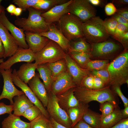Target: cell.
<instances>
[{"label": "cell", "mask_w": 128, "mask_h": 128, "mask_svg": "<svg viewBox=\"0 0 128 128\" xmlns=\"http://www.w3.org/2000/svg\"><path fill=\"white\" fill-rule=\"evenodd\" d=\"M67 71L77 86H81L83 79L91 74V71L80 67L67 53L64 58Z\"/></svg>", "instance_id": "5bb4252c"}, {"label": "cell", "mask_w": 128, "mask_h": 128, "mask_svg": "<svg viewBox=\"0 0 128 128\" xmlns=\"http://www.w3.org/2000/svg\"><path fill=\"white\" fill-rule=\"evenodd\" d=\"M27 18H18L14 21L15 24L24 31L40 33L47 31L51 24L46 23L41 14V11L32 7L27 9Z\"/></svg>", "instance_id": "3957f363"}, {"label": "cell", "mask_w": 128, "mask_h": 128, "mask_svg": "<svg viewBox=\"0 0 128 128\" xmlns=\"http://www.w3.org/2000/svg\"><path fill=\"white\" fill-rule=\"evenodd\" d=\"M68 54L80 67L86 69L87 64L91 60L90 54L76 51H72Z\"/></svg>", "instance_id": "4dcf8cb0"}, {"label": "cell", "mask_w": 128, "mask_h": 128, "mask_svg": "<svg viewBox=\"0 0 128 128\" xmlns=\"http://www.w3.org/2000/svg\"><path fill=\"white\" fill-rule=\"evenodd\" d=\"M0 38L4 49V58L11 56L16 52L19 47L14 37L0 22Z\"/></svg>", "instance_id": "e0dca14e"}, {"label": "cell", "mask_w": 128, "mask_h": 128, "mask_svg": "<svg viewBox=\"0 0 128 128\" xmlns=\"http://www.w3.org/2000/svg\"><path fill=\"white\" fill-rule=\"evenodd\" d=\"M91 73L101 79L105 86H109L110 81L109 74L107 69L91 71Z\"/></svg>", "instance_id": "f35d334b"}, {"label": "cell", "mask_w": 128, "mask_h": 128, "mask_svg": "<svg viewBox=\"0 0 128 128\" xmlns=\"http://www.w3.org/2000/svg\"><path fill=\"white\" fill-rule=\"evenodd\" d=\"M0 22L10 32L19 47L28 49L26 41L24 31L23 29L16 27L9 21L6 15L5 11L0 14Z\"/></svg>", "instance_id": "7c38bea8"}, {"label": "cell", "mask_w": 128, "mask_h": 128, "mask_svg": "<svg viewBox=\"0 0 128 128\" xmlns=\"http://www.w3.org/2000/svg\"><path fill=\"white\" fill-rule=\"evenodd\" d=\"M81 86L89 89H93V77L91 73L86 76L83 79Z\"/></svg>", "instance_id": "b9f144b4"}, {"label": "cell", "mask_w": 128, "mask_h": 128, "mask_svg": "<svg viewBox=\"0 0 128 128\" xmlns=\"http://www.w3.org/2000/svg\"><path fill=\"white\" fill-rule=\"evenodd\" d=\"M112 3L119 5H128V0H112Z\"/></svg>", "instance_id": "db71d44e"}, {"label": "cell", "mask_w": 128, "mask_h": 128, "mask_svg": "<svg viewBox=\"0 0 128 128\" xmlns=\"http://www.w3.org/2000/svg\"><path fill=\"white\" fill-rule=\"evenodd\" d=\"M41 114V112L39 109L36 105H34L27 109L23 113L22 116L31 122Z\"/></svg>", "instance_id": "e575fe53"}, {"label": "cell", "mask_w": 128, "mask_h": 128, "mask_svg": "<svg viewBox=\"0 0 128 128\" xmlns=\"http://www.w3.org/2000/svg\"><path fill=\"white\" fill-rule=\"evenodd\" d=\"M13 99V114L17 116H22L27 109L34 105L24 94L15 96Z\"/></svg>", "instance_id": "7402d4cb"}, {"label": "cell", "mask_w": 128, "mask_h": 128, "mask_svg": "<svg viewBox=\"0 0 128 128\" xmlns=\"http://www.w3.org/2000/svg\"><path fill=\"white\" fill-rule=\"evenodd\" d=\"M123 119L121 109L119 107H116L112 113L101 120L100 128H110Z\"/></svg>", "instance_id": "484cf974"}, {"label": "cell", "mask_w": 128, "mask_h": 128, "mask_svg": "<svg viewBox=\"0 0 128 128\" xmlns=\"http://www.w3.org/2000/svg\"><path fill=\"white\" fill-rule=\"evenodd\" d=\"M128 28L121 23H118L113 37L116 40L125 32H128Z\"/></svg>", "instance_id": "60d3db41"}, {"label": "cell", "mask_w": 128, "mask_h": 128, "mask_svg": "<svg viewBox=\"0 0 128 128\" xmlns=\"http://www.w3.org/2000/svg\"><path fill=\"white\" fill-rule=\"evenodd\" d=\"M47 64L51 71L53 81L58 76L67 70L66 63L64 58L54 62Z\"/></svg>", "instance_id": "f1b7e54d"}, {"label": "cell", "mask_w": 128, "mask_h": 128, "mask_svg": "<svg viewBox=\"0 0 128 128\" xmlns=\"http://www.w3.org/2000/svg\"><path fill=\"white\" fill-rule=\"evenodd\" d=\"M105 11L108 16L113 15L116 13L117 9L114 4L112 3H107L105 6Z\"/></svg>", "instance_id": "ee69618b"}, {"label": "cell", "mask_w": 128, "mask_h": 128, "mask_svg": "<svg viewBox=\"0 0 128 128\" xmlns=\"http://www.w3.org/2000/svg\"><path fill=\"white\" fill-rule=\"evenodd\" d=\"M37 70L42 80L48 93H49L53 82L50 70L47 63L37 65Z\"/></svg>", "instance_id": "4316f807"}, {"label": "cell", "mask_w": 128, "mask_h": 128, "mask_svg": "<svg viewBox=\"0 0 128 128\" xmlns=\"http://www.w3.org/2000/svg\"><path fill=\"white\" fill-rule=\"evenodd\" d=\"M91 58L107 60L116 55L121 49V46L115 42L108 39L103 42L90 43Z\"/></svg>", "instance_id": "52a82bcc"}, {"label": "cell", "mask_w": 128, "mask_h": 128, "mask_svg": "<svg viewBox=\"0 0 128 128\" xmlns=\"http://www.w3.org/2000/svg\"><path fill=\"white\" fill-rule=\"evenodd\" d=\"M37 65L35 63H27L21 65L16 74L18 78L27 84L34 76Z\"/></svg>", "instance_id": "603a6c76"}, {"label": "cell", "mask_w": 128, "mask_h": 128, "mask_svg": "<svg viewBox=\"0 0 128 128\" xmlns=\"http://www.w3.org/2000/svg\"><path fill=\"white\" fill-rule=\"evenodd\" d=\"M74 88L56 96L59 106L66 112L70 109L78 105L80 102L74 95Z\"/></svg>", "instance_id": "44dd1931"}, {"label": "cell", "mask_w": 128, "mask_h": 128, "mask_svg": "<svg viewBox=\"0 0 128 128\" xmlns=\"http://www.w3.org/2000/svg\"><path fill=\"white\" fill-rule=\"evenodd\" d=\"M35 54L29 48L19 47L16 52L6 61L0 64V69L11 68L15 63L21 62L32 63L35 60Z\"/></svg>", "instance_id": "8fae6325"}, {"label": "cell", "mask_w": 128, "mask_h": 128, "mask_svg": "<svg viewBox=\"0 0 128 128\" xmlns=\"http://www.w3.org/2000/svg\"><path fill=\"white\" fill-rule=\"evenodd\" d=\"M52 124V128H69L56 122L53 119L50 118Z\"/></svg>", "instance_id": "f5cc1de1"}, {"label": "cell", "mask_w": 128, "mask_h": 128, "mask_svg": "<svg viewBox=\"0 0 128 128\" xmlns=\"http://www.w3.org/2000/svg\"><path fill=\"white\" fill-rule=\"evenodd\" d=\"M13 111V105H7L3 102H0V115L6 114H9Z\"/></svg>", "instance_id": "7bdbcfd3"}, {"label": "cell", "mask_w": 128, "mask_h": 128, "mask_svg": "<svg viewBox=\"0 0 128 128\" xmlns=\"http://www.w3.org/2000/svg\"><path fill=\"white\" fill-rule=\"evenodd\" d=\"M58 22L59 29L69 41L84 37L82 23L74 15L67 13L63 15Z\"/></svg>", "instance_id": "5b68a950"}, {"label": "cell", "mask_w": 128, "mask_h": 128, "mask_svg": "<svg viewBox=\"0 0 128 128\" xmlns=\"http://www.w3.org/2000/svg\"><path fill=\"white\" fill-rule=\"evenodd\" d=\"M121 112L123 119L128 118V106L121 110Z\"/></svg>", "instance_id": "9f6ffc18"}, {"label": "cell", "mask_w": 128, "mask_h": 128, "mask_svg": "<svg viewBox=\"0 0 128 128\" xmlns=\"http://www.w3.org/2000/svg\"><path fill=\"white\" fill-rule=\"evenodd\" d=\"M26 41L28 48L35 54L40 51L50 40L40 34L25 31Z\"/></svg>", "instance_id": "ffe728a7"}, {"label": "cell", "mask_w": 128, "mask_h": 128, "mask_svg": "<svg viewBox=\"0 0 128 128\" xmlns=\"http://www.w3.org/2000/svg\"><path fill=\"white\" fill-rule=\"evenodd\" d=\"M5 55L4 47L0 38V59L4 58Z\"/></svg>", "instance_id": "6f0895ef"}, {"label": "cell", "mask_w": 128, "mask_h": 128, "mask_svg": "<svg viewBox=\"0 0 128 128\" xmlns=\"http://www.w3.org/2000/svg\"><path fill=\"white\" fill-rule=\"evenodd\" d=\"M73 41L70 42V47L68 53L72 51L90 53L91 49V44L84 37Z\"/></svg>", "instance_id": "83f0119b"}, {"label": "cell", "mask_w": 128, "mask_h": 128, "mask_svg": "<svg viewBox=\"0 0 128 128\" xmlns=\"http://www.w3.org/2000/svg\"><path fill=\"white\" fill-rule=\"evenodd\" d=\"M40 78L39 74L36 73L34 76L28 84L29 87L45 107H47L48 104V93Z\"/></svg>", "instance_id": "d6986e66"}, {"label": "cell", "mask_w": 128, "mask_h": 128, "mask_svg": "<svg viewBox=\"0 0 128 128\" xmlns=\"http://www.w3.org/2000/svg\"><path fill=\"white\" fill-rule=\"evenodd\" d=\"M42 0H13V2L21 8L23 11H25L30 7H32L40 2Z\"/></svg>", "instance_id": "74e56055"}, {"label": "cell", "mask_w": 128, "mask_h": 128, "mask_svg": "<svg viewBox=\"0 0 128 128\" xmlns=\"http://www.w3.org/2000/svg\"><path fill=\"white\" fill-rule=\"evenodd\" d=\"M40 34L56 43L68 53L70 46V41L55 25L51 24L47 31Z\"/></svg>", "instance_id": "2e32d148"}, {"label": "cell", "mask_w": 128, "mask_h": 128, "mask_svg": "<svg viewBox=\"0 0 128 128\" xmlns=\"http://www.w3.org/2000/svg\"><path fill=\"white\" fill-rule=\"evenodd\" d=\"M16 8V6L14 5L11 4L6 8V10L11 15H13Z\"/></svg>", "instance_id": "11a10c76"}, {"label": "cell", "mask_w": 128, "mask_h": 128, "mask_svg": "<svg viewBox=\"0 0 128 128\" xmlns=\"http://www.w3.org/2000/svg\"><path fill=\"white\" fill-rule=\"evenodd\" d=\"M4 62V59L1 58L0 59V64Z\"/></svg>", "instance_id": "94428289"}, {"label": "cell", "mask_w": 128, "mask_h": 128, "mask_svg": "<svg viewBox=\"0 0 128 128\" xmlns=\"http://www.w3.org/2000/svg\"><path fill=\"white\" fill-rule=\"evenodd\" d=\"M74 92L79 102L83 103L88 104L93 101L100 103L108 101L116 107H119L118 96L111 90L110 86L97 89H89L81 86H77L74 88Z\"/></svg>", "instance_id": "6da1fadb"}, {"label": "cell", "mask_w": 128, "mask_h": 128, "mask_svg": "<svg viewBox=\"0 0 128 128\" xmlns=\"http://www.w3.org/2000/svg\"><path fill=\"white\" fill-rule=\"evenodd\" d=\"M84 37L90 43L106 41L110 36L105 28L104 21L99 16L92 17L82 23Z\"/></svg>", "instance_id": "277c9868"}, {"label": "cell", "mask_w": 128, "mask_h": 128, "mask_svg": "<svg viewBox=\"0 0 128 128\" xmlns=\"http://www.w3.org/2000/svg\"><path fill=\"white\" fill-rule=\"evenodd\" d=\"M0 72L4 82L2 91L0 95V100L3 99H7L9 101L10 105H13L14 97L24 93L22 90L17 89L14 86L12 76V69L6 70L0 69Z\"/></svg>", "instance_id": "30bf717a"}, {"label": "cell", "mask_w": 128, "mask_h": 128, "mask_svg": "<svg viewBox=\"0 0 128 128\" xmlns=\"http://www.w3.org/2000/svg\"><path fill=\"white\" fill-rule=\"evenodd\" d=\"M101 114L89 108L84 115L82 119L94 128H100Z\"/></svg>", "instance_id": "f546056e"}, {"label": "cell", "mask_w": 128, "mask_h": 128, "mask_svg": "<svg viewBox=\"0 0 128 128\" xmlns=\"http://www.w3.org/2000/svg\"><path fill=\"white\" fill-rule=\"evenodd\" d=\"M76 87L67 70L58 76L53 81L49 92L56 96Z\"/></svg>", "instance_id": "9a60e30c"}, {"label": "cell", "mask_w": 128, "mask_h": 128, "mask_svg": "<svg viewBox=\"0 0 128 128\" xmlns=\"http://www.w3.org/2000/svg\"><path fill=\"white\" fill-rule=\"evenodd\" d=\"M117 40L121 43L124 48V50H127L128 42V31L122 34Z\"/></svg>", "instance_id": "bcb514c9"}, {"label": "cell", "mask_w": 128, "mask_h": 128, "mask_svg": "<svg viewBox=\"0 0 128 128\" xmlns=\"http://www.w3.org/2000/svg\"><path fill=\"white\" fill-rule=\"evenodd\" d=\"M69 13L82 23L96 16V11L88 0H73L68 7Z\"/></svg>", "instance_id": "9c48e42d"}, {"label": "cell", "mask_w": 128, "mask_h": 128, "mask_svg": "<svg viewBox=\"0 0 128 128\" xmlns=\"http://www.w3.org/2000/svg\"><path fill=\"white\" fill-rule=\"evenodd\" d=\"M1 13H0V14Z\"/></svg>", "instance_id": "be15d7a7"}, {"label": "cell", "mask_w": 128, "mask_h": 128, "mask_svg": "<svg viewBox=\"0 0 128 128\" xmlns=\"http://www.w3.org/2000/svg\"><path fill=\"white\" fill-rule=\"evenodd\" d=\"M67 1L65 0H42L40 2L32 7L42 12L43 11H46V12L54 7L62 4Z\"/></svg>", "instance_id": "1f68e13d"}, {"label": "cell", "mask_w": 128, "mask_h": 128, "mask_svg": "<svg viewBox=\"0 0 128 128\" xmlns=\"http://www.w3.org/2000/svg\"><path fill=\"white\" fill-rule=\"evenodd\" d=\"M109 63L108 60H91L87 64L86 69L91 71L107 69Z\"/></svg>", "instance_id": "836d02e7"}, {"label": "cell", "mask_w": 128, "mask_h": 128, "mask_svg": "<svg viewBox=\"0 0 128 128\" xmlns=\"http://www.w3.org/2000/svg\"><path fill=\"white\" fill-rule=\"evenodd\" d=\"M93 89H100L105 87L104 83L101 79L96 76L93 75Z\"/></svg>", "instance_id": "f6af8a7d"}, {"label": "cell", "mask_w": 128, "mask_h": 128, "mask_svg": "<svg viewBox=\"0 0 128 128\" xmlns=\"http://www.w3.org/2000/svg\"><path fill=\"white\" fill-rule=\"evenodd\" d=\"M15 69L13 71L12 76L14 84L19 88L28 99L40 110L43 114L47 118L50 117L46 110L27 84L21 80L18 77Z\"/></svg>", "instance_id": "4fadbf2b"}, {"label": "cell", "mask_w": 128, "mask_h": 128, "mask_svg": "<svg viewBox=\"0 0 128 128\" xmlns=\"http://www.w3.org/2000/svg\"><path fill=\"white\" fill-rule=\"evenodd\" d=\"M118 23L116 20L112 16L106 18L104 21V24L105 30L110 36L112 37Z\"/></svg>", "instance_id": "d590c367"}, {"label": "cell", "mask_w": 128, "mask_h": 128, "mask_svg": "<svg viewBox=\"0 0 128 128\" xmlns=\"http://www.w3.org/2000/svg\"><path fill=\"white\" fill-rule=\"evenodd\" d=\"M46 107L50 118L58 123L69 128H71V123L67 113L62 109L58 102L56 96L50 92Z\"/></svg>", "instance_id": "ba28073f"}, {"label": "cell", "mask_w": 128, "mask_h": 128, "mask_svg": "<svg viewBox=\"0 0 128 128\" xmlns=\"http://www.w3.org/2000/svg\"><path fill=\"white\" fill-rule=\"evenodd\" d=\"M116 13L120 15L128 21V9L127 8L117 9Z\"/></svg>", "instance_id": "c3c4849f"}, {"label": "cell", "mask_w": 128, "mask_h": 128, "mask_svg": "<svg viewBox=\"0 0 128 128\" xmlns=\"http://www.w3.org/2000/svg\"><path fill=\"white\" fill-rule=\"evenodd\" d=\"M1 74V73H0V75Z\"/></svg>", "instance_id": "6125c7cd"}, {"label": "cell", "mask_w": 128, "mask_h": 128, "mask_svg": "<svg viewBox=\"0 0 128 128\" xmlns=\"http://www.w3.org/2000/svg\"><path fill=\"white\" fill-rule=\"evenodd\" d=\"M99 110L101 111V120L112 113L116 107L112 103L108 101L100 103Z\"/></svg>", "instance_id": "8d00e7d4"}, {"label": "cell", "mask_w": 128, "mask_h": 128, "mask_svg": "<svg viewBox=\"0 0 128 128\" xmlns=\"http://www.w3.org/2000/svg\"><path fill=\"white\" fill-rule=\"evenodd\" d=\"M23 11L21 8L19 7H16L14 12V15L17 17L18 16L21 15Z\"/></svg>", "instance_id": "680465c9"}, {"label": "cell", "mask_w": 128, "mask_h": 128, "mask_svg": "<svg viewBox=\"0 0 128 128\" xmlns=\"http://www.w3.org/2000/svg\"><path fill=\"white\" fill-rule=\"evenodd\" d=\"M73 128H94L89 125L82 119L78 122Z\"/></svg>", "instance_id": "816d5d0a"}, {"label": "cell", "mask_w": 128, "mask_h": 128, "mask_svg": "<svg viewBox=\"0 0 128 128\" xmlns=\"http://www.w3.org/2000/svg\"><path fill=\"white\" fill-rule=\"evenodd\" d=\"M20 117L12 113L9 114L2 122V128H31L30 123L22 121Z\"/></svg>", "instance_id": "d4e9b609"}, {"label": "cell", "mask_w": 128, "mask_h": 128, "mask_svg": "<svg viewBox=\"0 0 128 128\" xmlns=\"http://www.w3.org/2000/svg\"><path fill=\"white\" fill-rule=\"evenodd\" d=\"M2 1V0H0V13H1L5 11V10L4 7L1 5Z\"/></svg>", "instance_id": "91938a15"}, {"label": "cell", "mask_w": 128, "mask_h": 128, "mask_svg": "<svg viewBox=\"0 0 128 128\" xmlns=\"http://www.w3.org/2000/svg\"><path fill=\"white\" fill-rule=\"evenodd\" d=\"M31 128H52V124L50 118L42 114L30 122Z\"/></svg>", "instance_id": "d6a6232c"}, {"label": "cell", "mask_w": 128, "mask_h": 128, "mask_svg": "<svg viewBox=\"0 0 128 128\" xmlns=\"http://www.w3.org/2000/svg\"><path fill=\"white\" fill-rule=\"evenodd\" d=\"M110 128H128V118L122 119L117 124Z\"/></svg>", "instance_id": "681fc988"}, {"label": "cell", "mask_w": 128, "mask_h": 128, "mask_svg": "<svg viewBox=\"0 0 128 128\" xmlns=\"http://www.w3.org/2000/svg\"><path fill=\"white\" fill-rule=\"evenodd\" d=\"M112 17L116 20L118 23L123 24L128 28V21L122 16L115 13Z\"/></svg>", "instance_id": "7dc6e473"}, {"label": "cell", "mask_w": 128, "mask_h": 128, "mask_svg": "<svg viewBox=\"0 0 128 128\" xmlns=\"http://www.w3.org/2000/svg\"><path fill=\"white\" fill-rule=\"evenodd\" d=\"M72 1L73 0H70L56 5L48 11L42 13L41 15L46 22L49 24L58 22L63 15L69 13L68 7Z\"/></svg>", "instance_id": "ac0fdd59"}, {"label": "cell", "mask_w": 128, "mask_h": 128, "mask_svg": "<svg viewBox=\"0 0 128 128\" xmlns=\"http://www.w3.org/2000/svg\"><path fill=\"white\" fill-rule=\"evenodd\" d=\"M92 5L99 6L103 7L107 4V1L103 0H88Z\"/></svg>", "instance_id": "f907efd6"}, {"label": "cell", "mask_w": 128, "mask_h": 128, "mask_svg": "<svg viewBox=\"0 0 128 128\" xmlns=\"http://www.w3.org/2000/svg\"><path fill=\"white\" fill-rule=\"evenodd\" d=\"M121 86L119 85H114L110 86L112 91L117 96H119L122 100L124 107L128 106V99L123 94L122 92Z\"/></svg>", "instance_id": "ab89813d"}, {"label": "cell", "mask_w": 128, "mask_h": 128, "mask_svg": "<svg viewBox=\"0 0 128 128\" xmlns=\"http://www.w3.org/2000/svg\"><path fill=\"white\" fill-rule=\"evenodd\" d=\"M110 77L109 86L128 84V52L124 50L111 62L107 68Z\"/></svg>", "instance_id": "7a4b0ae2"}, {"label": "cell", "mask_w": 128, "mask_h": 128, "mask_svg": "<svg viewBox=\"0 0 128 128\" xmlns=\"http://www.w3.org/2000/svg\"><path fill=\"white\" fill-rule=\"evenodd\" d=\"M89 106L88 104L80 102L78 105L70 109L67 112L71 122V128L82 119Z\"/></svg>", "instance_id": "cb8c5ba5"}, {"label": "cell", "mask_w": 128, "mask_h": 128, "mask_svg": "<svg viewBox=\"0 0 128 128\" xmlns=\"http://www.w3.org/2000/svg\"><path fill=\"white\" fill-rule=\"evenodd\" d=\"M67 54L57 44L50 40L43 48L35 54V63L38 65L54 62L64 59Z\"/></svg>", "instance_id": "8992f818"}]
</instances>
